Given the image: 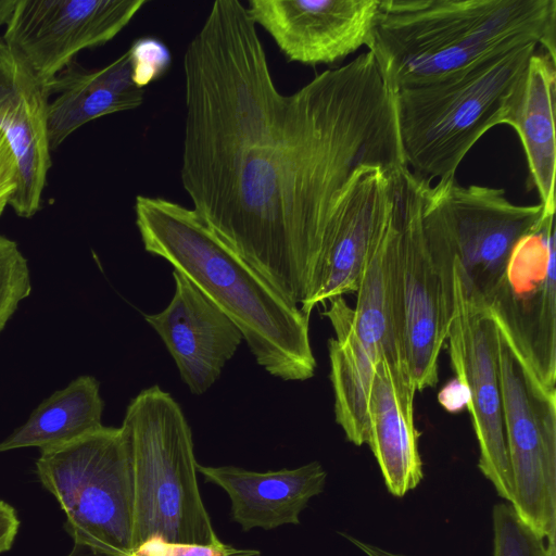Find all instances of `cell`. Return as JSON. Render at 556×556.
<instances>
[{
  "label": "cell",
  "mask_w": 556,
  "mask_h": 556,
  "mask_svg": "<svg viewBox=\"0 0 556 556\" xmlns=\"http://www.w3.org/2000/svg\"><path fill=\"white\" fill-rule=\"evenodd\" d=\"M395 169L363 165L345 185L328 224L315 289L300 307L305 315L318 304L356 292L388 219Z\"/></svg>",
  "instance_id": "obj_14"
},
{
  "label": "cell",
  "mask_w": 556,
  "mask_h": 556,
  "mask_svg": "<svg viewBox=\"0 0 556 556\" xmlns=\"http://www.w3.org/2000/svg\"><path fill=\"white\" fill-rule=\"evenodd\" d=\"M496 324L511 505L547 541V555L556 556V389L541 382Z\"/></svg>",
  "instance_id": "obj_9"
},
{
  "label": "cell",
  "mask_w": 556,
  "mask_h": 556,
  "mask_svg": "<svg viewBox=\"0 0 556 556\" xmlns=\"http://www.w3.org/2000/svg\"><path fill=\"white\" fill-rule=\"evenodd\" d=\"M440 404L450 413H458L468 408L470 397L464 382L454 377L439 392Z\"/></svg>",
  "instance_id": "obj_27"
},
{
  "label": "cell",
  "mask_w": 556,
  "mask_h": 556,
  "mask_svg": "<svg viewBox=\"0 0 556 556\" xmlns=\"http://www.w3.org/2000/svg\"><path fill=\"white\" fill-rule=\"evenodd\" d=\"M40 452L37 476L65 513L74 545L100 556H130L134 488L123 429L102 426Z\"/></svg>",
  "instance_id": "obj_8"
},
{
  "label": "cell",
  "mask_w": 556,
  "mask_h": 556,
  "mask_svg": "<svg viewBox=\"0 0 556 556\" xmlns=\"http://www.w3.org/2000/svg\"><path fill=\"white\" fill-rule=\"evenodd\" d=\"M175 293L160 313L144 315L174 358L181 380L201 395L233 356L242 333L189 279L174 270Z\"/></svg>",
  "instance_id": "obj_16"
},
{
  "label": "cell",
  "mask_w": 556,
  "mask_h": 556,
  "mask_svg": "<svg viewBox=\"0 0 556 556\" xmlns=\"http://www.w3.org/2000/svg\"><path fill=\"white\" fill-rule=\"evenodd\" d=\"M20 528V519L13 506L0 500V554L11 549Z\"/></svg>",
  "instance_id": "obj_28"
},
{
  "label": "cell",
  "mask_w": 556,
  "mask_h": 556,
  "mask_svg": "<svg viewBox=\"0 0 556 556\" xmlns=\"http://www.w3.org/2000/svg\"><path fill=\"white\" fill-rule=\"evenodd\" d=\"M128 446L132 488V551L144 543L212 545L217 538L202 500L189 424L160 387L142 390L121 426Z\"/></svg>",
  "instance_id": "obj_5"
},
{
  "label": "cell",
  "mask_w": 556,
  "mask_h": 556,
  "mask_svg": "<svg viewBox=\"0 0 556 556\" xmlns=\"http://www.w3.org/2000/svg\"><path fill=\"white\" fill-rule=\"evenodd\" d=\"M541 382L556 384V254L554 215H543L510 254L490 304Z\"/></svg>",
  "instance_id": "obj_12"
},
{
  "label": "cell",
  "mask_w": 556,
  "mask_h": 556,
  "mask_svg": "<svg viewBox=\"0 0 556 556\" xmlns=\"http://www.w3.org/2000/svg\"><path fill=\"white\" fill-rule=\"evenodd\" d=\"M493 556H547L545 539L517 514L508 502L492 510Z\"/></svg>",
  "instance_id": "obj_23"
},
{
  "label": "cell",
  "mask_w": 556,
  "mask_h": 556,
  "mask_svg": "<svg viewBox=\"0 0 556 556\" xmlns=\"http://www.w3.org/2000/svg\"><path fill=\"white\" fill-rule=\"evenodd\" d=\"M538 45H520L438 80L394 93L401 150L418 178L446 180L475 143L506 124Z\"/></svg>",
  "instance_id": "obj_4"
},
{
  "label": "cell",
  "mask_w": 556,
  "mask_h": 556,
  "mask_svg": "<svg viewBox=\"0 0 556 556\" xmlns=\"http://www.w3.org/2000/svg\"><path fill=\"white\" fill-rule=\"evenodd\" d=\"M530 42L556 59V0H379L366 47L395 93Z\"/></svg>",
  "instance_id": "obj_3"
},
{
  "label": "cell",
  "mask_w": 556,
  "mask_h": 556,
  "mask_svg": "<svg viewBox=\"0 0 556 556\" xmlns=\"http://www.w3.org/2000/svg\"><path fill=\"white\" fill-rule=\"evenodd\" d=\"M197 470L226 492L231 518L243 531L299 525L301 513L312 497L324 491L327 480V471L317 460L294 469L265 472L200 464Z\"/></svg>",
  "instance_id": "obj_19"
},
{
  "label": "cell",
  "mask_w": 556,
  "mask_h": 556,
  "mask_svg": "<svg viewBox=\"0 0 556 556\" xmlns=\"http://www.w3.org/2000/svg\"><path fill=\"white\" fill-rule=\"evenodd\" d=\"M556 59L531 56L521 93L506 124L519 136L529 169L528 189L538 190L545 215H555Z\"/></svg>",
  "instance_id": "obj_21"
},
{
  "label": "cell",
  "mask_w": 556,
  "mask_h": 556,
  "mask_svg": "<svg viewBox=\"0 0 556 556\" xmlns=\"http://www.w3.org/2000/svg\"><path fill=\"white\" fill-rule=\"evenodd\" d=\"M416 392L404 359L384 356L377 363L368 399L366 443L388 491L396 497L417 488L424 478L420 432L414 420Z\"/></svg>",
  "instance_id": "obj_18"
},
{
  "label": "cell",
  "mask_w": 556,
  "mask_h": 556,
  "mask_svg": "<svg viewBox=\"0 0 556 556\" xmlns=\"http://www.w3.org/2000/svg\"><path fill=\"white\" fill-rule=\"evenodd\" d=\"M182 65L180 180L192 208L283 296L304 305L354 172L406 166L394 92L369 52L280 92L239 0L213 2Z\"/></svg>",
  "instance_id": "obj_1"
},
{
  "label": "cell",
  "mask_w": 556,
  "mask_h": 556,
  "mask_svg": "<svg viewBox=\"0 0 556 556\" xmlns=\"http://www.w3.org/2000/svg\"><path fill=\"white\" fill-rule=\"evenodd\" d=\"M20 185V168L5 135L0 130V216L11 204Z\"/></svg>",
  "instance_id": "obj_26"
},
{
  "label": "cell",
  "mask_w": 556,
  "mask_h": 556,
  "mask_svg": "<svg viewBox=\"0 0 556 556\" xmlns=\"http://www.w3.org/2000/svg\"><path fill=\"white\" fill-rule=\"evenodd\" d=\"M395 237L392 194L387 223L355 292V307L338 296L323 312L336 333L328 342L336 421L356 446L367 440L368 399L377 363L384 356L406 362L394 280Z\"/></svg>",
  "instance_id": "obj_6"
},
{
  "label": "cell",
  "mask_w": 556,
  "mask_h": 556,
  "mask_svg": "<svg viewBox=\"0 0 556 556\" xmlns=\"http://www.w3.org/2000/svg\"><path fill=\"white\" fill-rule=\"evenodd\" d=\"M67 556H100V555H96L86 548L74 545L73 551ZM130 556H156V555L151 549H149L146 545H142Z\"/></svg>",
  "instance_id": "obj_30"
},
{
  "label": "cell",
  "mask_w": 556,
  "mask_h": 556,
  "mask_svg": "<svg viewBox=\"0 0 556 556\" xmlns=\"http://www.w3.org/2000/svg\"><path fill=\"white\" fill-rule=\"evenodd\" d=\"M103 406L98 380L79 376L41 402L26 422L0 443V452L30 446L45 451L72 442L103 426Z\"/></svg>",
  "instance_id": "obj_22"
},
{
  "label": "cell",
  "mask_w": 556,
  "mask_h": 556,
  "mask_svg": "<svg viewBox=\"0 0 556 556\" xmlns=\"http://www.w3.org/2000/svg\"><path fill=\"white\" fill-rule=\"evenodd\" d=\"M379 0H250L247 10L291 62L333 65L366 46Z\"/></svg>",
  "instance_id": "obj_15"
},
{
  "label": "cell",
  "mask_w": 556,
  "mask_h": 556,
  "mask_svg": "<svg viewBox=\"0 0 556 556\" xmlns=\"http://www.w3.org/2000/svg\"><path fill=\"white\" fill-rule=\"evenodd\" d=\"M147 0H17L4 43L47 86L85 49L116 37Z\"/></svg>",
  "instance_id": "obj_13"
},
{
  "label": "cell",
  "mask_w": 556,
  "mask_h": 556,
  "mask_svg": "<svg viewBox=\"0 0 556 556\" xmlns=\"http://www.w3.org/2000/svg\"><path fill=\"white\" fill-rule=\"evenodd\" d=\"M543 215L541 203L514 204L501 188L465 187L455 178L424 184L422 227L434 262L445 273L454 266L466 292L488 306L515 244Z\"/></svg>",
  "instance_id": "obj_7"
},
{
  "label": "cell",
  "mask_w": 556,
  "mask_h": 556,
  "mask_svg": "<svg viewBox=\"0 0 556 556\" xmlns=\"http://www.w3.org/2000/svg\"><path fill=\"white\" fill-rule=\"evenodd\" d=\"M48 137L52 151L75 130L99 117L137 109L144 89L132 81L128 51L103 67L87 70L73 61L47 86Z\"/></svg>",
  "instance_id": "obj_20"
},
{
  "label": "cell",
  "mask_w": 556,
  "mask_h": 556,
  "mask_svg": "<svg viewBox=\"0 0 556 556\" xmlns=\"http://www.w3.org/2000/svg\"><path fill=\"white\" fill-rule=\"evenodd\" d=\"M454 302L446 341L455 377L466 386L479 445L478 468L513 503L497 364V324L490 307L466 292L453 266Z\"/></svg>",
  "instance_id": "obj_11"
},
{
  "label": "cell",
  "mask_w": 556,
  "mask_h": 556,
  "mask_svg": "<svg viewBox=\"0 0 556 556\" xmlns=\"http://www.w3.org/2000/svg\"><path fill=\"white\" fill-rule=\"evenodd\" d=\"M135 216L144 250L166 260L237 326L260 366L287 381L314 376L309 316L226 244L193 208L139 194Z\"/></svg>",
  "instance_id": "obj_2"
},
{
  "label": "cell",
  "mask_w": 556,
  "mask_h": 556,
  "mask_svg": "<svg viewBox=\"0 0 556 556\" xmlns=\"http://www.w3.org/2000/svg\"><path fill=\"white\" fill-rule=\"evenodd\" d=\"M47 87L0 36V130L20 168L18 189L10 206L16 215L33 217L41 207L52 165L48 137Z\"/></svg>",
  "instance_id": "obj_17"
},
{
  "label": "cell",
  "mask_w": 556,
  "mask_h": 556,
  "mask_svg": "<svg viewBox=\"0 0 556 556\" xmlns=\"http://www.w3.org/2000/svg\"><path fill=\"white\" fill-rule=\"evenodd\" d=\"M127 51L132 81L141 89L163 77L172 63L168 48L154 37H142L135 40Z\"/></svg>",
  "instance_id": "obj_25"
},
{
  "label": "cell",
  "mask_w": 556,
  "mask_h": 556,
  "mask_svg": "<svg viewBox=\"0 0 556 556\" xmlns=\"http://www.w3.org/2000/svg\"><path fill=\"white\" fill-rule=\"evenodd\" d=\"M340 534L342 536H344L345 539H348V541H350L354 546H356L359 551H362L366 556H406L403 554H396L393 552L382 549L376 545L361 541L345 532H340Z\"/></svg>",
  "instance_id": "obj_29"
},
{
  "label": "cell",
  "mask_w": 556,
  "mask_h": 556,
  "mask_svg": "<svg viewBox=\"0 0 556 556\" xmlns=\"http://www.w3.org/2000/svg\"><path fill=\"white\" fill-rule=\"evenodd\" d=\"M425 181L406 166L394 172L395 291L406 364L417 391L438 383L454 302V280L445 281L424 232Z\"/></svg>",
  "instance_id": "obj_10"
},
{
  "label": "cell",
  "mask_w": 556,
  "mask_h": 556,
  "mask_svg": "<svg viewBox=\"0 0 556 556\" xmlns=\"http://www.w3.org/2000/svg\"><path fill=\"white\" fill-rule=\"evenodd\" d=\"M17 0H0V27L5 26L9 22Z\"/></svg>",
  "instance_id": "obj_31"
},
{
  "label": "cell",
  "mask_w": 556,
  "mask_h": 556,
  "mask_svg": "<svg viewBox=\"0 0 556 556\" xmlns=\"http://www.w3.org/2000/svg\"><path fill=\"white\" fill-rule=\"evenodd\" d=\"M30 291L27 260L15 241L0 235V332Z\"/></svg>",
  "instance_id": "obj_24"
}]
</instances>
